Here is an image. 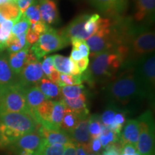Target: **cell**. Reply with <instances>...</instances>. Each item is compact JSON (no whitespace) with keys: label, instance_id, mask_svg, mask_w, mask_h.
I'll use <instances>...</instances> for the list:
<instances>
[{"label":"cell","instance_id":"1","mask_svg":"<svg viewBox=\"0 0 155 155\" xmlns=\"http://www.w3.org/2000/svg\"><path fill=\"white\" fill-rule=\"evenodd\" d=\"M121 68L125 70L110 81L106 87L108 96L122 104L146 96L148 93L136 74L132 64L124 63Z\"/></svg>","mask_w":155,"mask_h":155},{"label":"cell","instance_id":"2","mask_svg":"<svg viewBox=\"0 0 155 155\" xmlns=\"http://www.w3.org/2000/svg\"><path fill=\"white\" fill-rule=\"evenodd\" d=\"M91 58L89 68L81 74V78L82 81L92 84L113 80L126 62L125 58L114 50L97 54Z\"/></svg>","mask_w":155,"mask_h":155},{"label":"cell","instance_id":"3","mask_svg":"<svg viewBox=\"0 0 155 155\" xmlns=\"http://www.w3.org/2000/svg\"><path fill=\"white\" fill-rule=\"evenodd\" d=\"M41 127L32 114L5 113L0 114V146L13 144L22 136L38 131Z\"/></svg>","mask_w":155,"mask_h":155},{"label":"cell","instance_id":"4","mask_svg":"<svg viewBox=\"0 0 155 155\" xmlns=\"http://www.w3.org/2000/svg\"><path fill=\"white\" fill-rule=\"evenodd\" d=\"M69 43V40L62 35L61 31L49 27L44 33L40 35L38 42L32 45L30 50L40 61L47 54L63 49Z\"/></svg>","mask_w":155,"mask_h":155},{"label":"cell","instance_id":"5","mask_svg":"<svg viewBox=\"0 0 155 155\" xmlns=\"http://www.w3.org/2000/svg\"><path fill=\"white\" fill-rule=\"evenodd\" d=\"M5 113L31 114L25 100L24 88L19 83L0 91V114Z\"/></svg>","mask_w":155,"mask_h":155},{"label":"cell","instance_id":"6","mask_svg":"<svg viewBox=\"0 0 155 155\" xmlns=\"http://www.w3.org/2000/svg\"><path fill=\"white\" fill-rule=\"evenodd\" d=\"M139 135L136 147L140 155H154V124L151 111H146L138 119Z\"/></svg>","mask_w":155,"mask_h":155},{"label":"cell","instance_id":"7","mask_svg":"<svg viewBox=\"0 0 155 155\" xmlns=\"http://www.w3.org/2000/svg\"><path fill=\"white\" fill-rule=\"evenodd\" d=\"M132 64L136 74L141 81L148 94H152L155 86L154 53L139 58Z\"/></svg>","mask_w":155,"mask_h":155},{"label":"cell","instance_id":"8","mask_svg":"<svg viewBox=\"0 0 155 155\" xmlns=\"http://www.w3.org/2000/svg\"><path fill=\"white\" fill-rule=\"evenodd\" d=\"M44 77L45 76L42 71L41 63L39 61L27 63L17 75L18 83L24 88L36 86Z\"/></svg>","mask_w":155,"mask_h":155},{"label":"cell","instance_id":"9","mask_svg":"<svg viewBox=\"0 0 155 155\" xmlns=\"http://www.w3.org/2000/svg\"><path fill=\"white\" fill-rule=\"evenodd\" d=\"M134 21L139 24L152 25L154 21L155 0H134Z\"/></svg>","mask_w":155,"mask_h":155},{"label":"cell","instance_id":"10","mask_svg":"<svg viewBox=\"0 0 155 155\" xmlns=\"http://www.w3.org/2000/svg\"><path fill=\"white\" fill-rule=\"evenodd\" d=\"M88 120L89 116L81 119L76 127L68 134L71 141L75 145L82 147L87 154H90V143L91 141L88 132Z\"/></svg>","mask_w":155,"mask_h":155},{"label":"cell","instance_id":"11","mask_svg":"<svg viewBox=\"0 0 155 155\" xmlns=\"http://www.w3.org/2000/svg\"><path fill=\"white\" fill-rule=\"evenodd\" d=\"M89 15H90L83 14L75 17L65 28L60 30L62 35L65 38H66L70 42L72 39L74 38L81 39L84 40H88L89 37L85 32L84 25Z\"/></svg>","mask_w":155,"mask_h":155},{"label":"cell","instance_id":"12","mask_svg":"<svg viewBox=\"0 0 155 155\" xmlns=\"http://www.w3.org/2000/svg\"><path fill=\"white\" fill-rule=\"evenodd\" d=\"M44 142V139L38 131H34L22 136L13 144L17 150L28 151L35 154Z\"/></svg>","mask_w":155,"mask_h":155},{"label":"cell","instance_id":"13","mask_svg":"<svg viewBox=\"0 0 155 155\" xmlns=\"http://www.w3.org/2000/svg\"><path fill=\"white\" fill-rule=\"evenodd\" d=\"M41 20L48 25L58 24L60 21L59 11L55 0H38Z\"/></svg>","mask_w":155,"mask_h":155},{"label":"cell","instance_id":"14","mask_svg":"<svg viewBox=\"0 0 155 155\" xmlns=\"http://www.w3.org/2000/svg\"><path fill=\"white\" fill-rule=\"evenodd\" d=\"M18 83L17 75L11 69L8 58L0 54V91Z\"/></svg>","mask_w":155,"mask_h":155},{"label":"cell","instance_id":"15","mask_svg":"<svg viewBox=\"0 0 155 155\" xmlns=\"http://www.w3.org/2000/svg\"><path fill=\"white\" fill-rule=\"evenodd\" d=\"M38 131L48 144H66L71 141L68 134L62 130H51L41 126Z\"/></svg>","mask_w":155,"mask_h":155},{"label":"cell","instance_id":"16","mask_svg":"<svg viewBox=\"0 0 155 155\" xmlns=\"http://www.w3.org/2000/svg\"><path fill=\"white\" fill-rule=\"evenodd\" d=\"M61 101L67 108L80 116L82 119L88 117L89 116V111L87 107L86 93L81 94L80 96L75 98H68L62 97Z\"/></svg>","mask_w":155,"mask_h":155},{"label":"cell","instance_id":"17","mask_svg":"<svg viewBox=\"0 0 155 155\" xmlns=\"http://www.w3.org/2000/svg\"><path fill=\"white\" fill-rule=\"evenodd\" d=\"M30 48V45L28 44L19 51L16 52V53H9L8 58L9 64L10 65L11 69L17 75H18L20 73L23 68L27 64V57H28Z\"/></svg>","mask_w":155,"mask_h":155},{"label":"cell","instance_id":"18","mask_svg":"<svg viewBox=\"0 0 155 155\" xmlns=\"http://www.w3.org/2000/svg\"><path fill=\"white\" fill-rule=\"evenodd\" d=\"M139 135V123L138 119L129 120L126 124L121 135L122 146L126 144H137Z\"/></svg>","mask_w":155,"mask_h":155},{"label":"cell","instance_id":"19","mask_svg":"<svg viewBox=\"0 0 155 155\" xmlns=\"http://www.w3.org/2000/svg\"><path fill=\"white\" fill-rule=\"evenodd\" d=\"M41 92L45 95L48 100L60 101L62 98L61 87L52 82L48 78L44 77L41 81L36 85Z\"/></svg>","mask_w":155,"mask_h":155},{"label":"cell","instance_id":"20","mask_svg":"<svg viewBox=\"0 0 155 155\" xmlns=\"http://www.w3.org/2000/svg\"><path fill=\"white\" fill-rule=\"evenodd\" d=\"M24 93L25 100L30 111H33L37 107L41 105L45 101L47 100L45 95L37 86L24 88Z\"/></svg>","mask_w":155,"mask_h":155},{"label":"cell","instance_id":"21","mask_svg":"<svg viewBox=\"0 0 155 155\" xmlns=\"http://www.w3.org/2000/svg\"><path fill=\"white\" fill-rule=\"evenodd\" d=\"M91 5L101 12L106 17L118 18L115 0H88Z\"/></svg>","mask_w":155,"mask_h":155},{"label":"cell","instance_id":"22","mask_svg":"<svg viewBox=\"0 0 155 155\" xmlns=\"http://www.w3.org/2000/svg\"><path fill=\"white\" fill-rule=\"evenodd\" d=\"M81 119L82 118L80 116L71 111L68 108L65 107L63 120H62L61 127H60L61 130L69 134L76 127V125Z\"/></svg>","mask_w":155,"mask_h":155},{"label":"cell","instance_id":"23","mask_svg":"<svg viewBox=\"0 0 155 155\" xmlns=\"http://www.w3.org/2000/svg\"><path fill=\"white\" fill-rule=\"evenodd\" d=\"M0 14L5 20H12L15 22L22 16L18 6L14 2H8L0 5Z\"/></svg>","mask_w":155,"mask_h":155},{"label":"cell","instance_id":"24","mask_svg":"<svg viewBox=\"0 0 155 155\" xmlns=\"http://www.w3.org/2000/svg\"><path fill=\"white\" fill-rule=\"evenodd\" d=\"M65 107L66 106L61 100L54 101L51 115V124L57 130H61L60 127L63 120Z\"/></svg>","mask_w":155,"mask_h":155},{"label":"cell","instance_id":"25","mask_svg":"<svg viewBox=\"0 0 155 155\" xmlns=\"http://www.w3.org/2000/svg\"><path fill=\"white\" fill-rule=\"evenodd\" d=\"M53 60L54 67L58 72L65 74H71L73 62L71 58L57 54L53 55Z\"/></svg>","mask_w":155,"mask_h":155},{"label":"cell","instance_id":"26","mask_svg":"<svg viewBox=\"0 0 155 155\" xmlns=\"http://www.w3.org/2000/svg\"><path fill=\"white\" fill-rule=\"evenodd\" d=\"M65 144H48L44 140L42 145L33 155H63Z\"/></svg>","mask_w":155,"mask_h":155},{"label":"cell","instance_id":"27","mask_svg":"<svg viewBox=\"0 0 155 155\" xmlns=\"http://www.w3.org/2000/svg\"><path fill=\"white\" fill-rule=\"evenodd\" d=\"M62 97L68 98H75L80 96L81 94H86V90L83 85H73L61 87Z\"/></svg>","mask_w":155,"mask_h":155},{"label":"cell","instance_id":"28","mask_svg":"<svg viewBox=\"0 0 155 155\" xmlns=\"http://www.w3.org/2000/svg\"><path fill=\"white\" fill-rule=\"evenodd\" d=\"M118 135L113 132L111 129H108L107 127L103 125L101 126V134L98 137L101 141L102 147L105 148L108 145L114 144V143L118 141Z\"/></svg>","mask_w":155,"mask_h":155},{"label":"cell","instance_id":"29","mask_svg":"<svg viewBox=\"0 0 155 155\" xmlns=\"http://www.w3.org/2000/svg\"><path fill=\"white\" fill-rule=\"evenodd\" d=\"M102 124L99 118L97 116H89L88 120V132L91 139H97L99 137L101 131Z\"/></svg>","mask_w":155,"mask_h":155},{"label":"cell","instance_id":"30","mask_svg":"<svg viewBox=\"0 0 155 155\" xmlns=\"http://www.w3.org/2000/svg\"><path fill=\"white\" fill-rule=\"evenodd\" d=\"M15 24L12 20H6L0 25V45L5 49V44L12 33V28Z\"/></svg>","mask_w":155,"mask_h":155},{"label":"cell","instance_id":"31","mask_svg":"<svg viewBox=\"0 0 155 155\" xmlns=\"http://www.w3.org/2000/svg\"><path fill=\"white\" fill-rule=\"evenodd\" d=\"M22 15L28 19L30 24H33V23H36L38 22H40V21H42L41 17H40L38 2H35L32 5H31L27 9V10Z\"/></svg>","mask_w":155,"mask_h":155},{"label":"cell","instance_id":"32","mask_svg":"<svg viewBox=\"0 0 155 155\" xmlns=\"http://www.w3.org/2000/svg\"><path fill=\"white\" fill-rule=\"evenodd\" d=\"M82 82L83 81L81 75H73L71 74L61 73L58 85L60 87L65 86H73V85L82 84Z\"/></svg>","mask_w":155,"mask_h":155},{"label":"cell","instance_id":"33","mask_svg":"<svg viewBox=\"0 0 155 155\" xmlns=\"http://www.w3.org/2000/svg\"><path fill=\"white\" fill-rule=\"evenodd\" d=\"M30 23L28 19L24 15H22L18 20L15 22L12 28V34L15 35H18L23 33H26L30 28Z\"/></svg>","mask_w":155,"mask_h":155},{"label":"cell","instance_id":"34","mask_svg":"<svg viewBox=\"0 0 155 155\" xmlns=\"http://www.w3.org/2000/svg\"><path fill=\"white\" fill-rule=\"evenodd\" d=\"M100 17L101 16L98 14L90 15L86 23H85V32H86L89 38L96 32L97 29V22H98Z\"/></svg>","mask_w":155,"mask_h":155},{"label":"cell","instance_id":"35","mask_svg":"<svg viewBox=\"0 0 155 155\" xmlns=\"http://www.w3.org/2000/svg\"><path fill=\"white\" fill-rule=\"evenodd\" d=\"M71 44L73 45V48H75L80 51L82 54L83 58H88L90 55V49H89L86 41L81 39L74 38L71 40Z\"/></svg>","mask_w":155,"mask_h":155},{"label":"cell","instance_id":"36","mask_svg":"<svg viewBox=\"0 0 155 155\" xmlns=\"http://www.w3.org/2000/svg\"><path fill=\"white\" fill-rule=\"evenodd\" d=\"M41 66L45 76L48 78L50 75V73H52V71L55 69L53 65V55L45 56L43 61H42L41 63Z\"/></svg>","mask_w":155,"mask_h":155},{"label":"cell","instance_id":"37","mask_svg":"<svg viewBox=\"0 0 155 155\" xmlns=\"http://www.w3.org/2000/svg\"><path fill=\"white\" fill-rule=\"evenodd\" d=\"M116 111L113 108L106 110L101 116V122L103 125L108 127L114 122V117H115Z\"/></svg>","mask_w":155,"mask_h":155},{"label":"cell","instance_id":"38","mask_svg":"<svg viewBox=\"0 0 155 155\" xmlns=\"http://www.w3.org/2000/svg\"><path fill=\"white\" fill-rule=\"evenodd\" d=\"M116 11L118 17H122L127 9L129 0H115Z\"/></svg>","mask_w":155,"mask_h":155},{"label":"cell","instance_id":"39","mask_svg":"<svg viewBox=\"0 0 155 155\" xmlns=\"http://www.w3.org/2000/svg\"><path fill=\"white\" fill-rule=\"evenodd\" d=\"M48 28H49V25H46L42 21H40V22L33 23V24H30V28L31 30H33L34 32H35L36 33L39 34L40 35L44 33L48 30Z\"/></svg>","mask_w":155,"mask_h":155},{"label":"cell","instance_id":"40","mask_svg":"<svg viewBox=\"0 0 155 155\" xmlns=\"http://www.w3.org/2000/svg\"><path fill=\"white\" fill-rule=\"evenodd\" d=\"M40 35L36 33L35 32H34L33 30H32L29 28L28 30L26 32V41L27 43L30 45H32L35 43H36L38 42Z\"/></svg>","mask_w":155,"mask_h":155},{"label":"cell","instance_id":"41","mask_svg":"<svg viewBox=\"0 0 155 155\" xmlns=\"http://www.w3.org/2000/svg\"><path fill=\"white\" fill-rule=\"evenodd\" d=\"M35 0H16V3L17 5L18 6L19 10H20L21 13L24 14L25 12L27 10V9L31 5H32Z\"/></svg>","mask_w":155,"mask_h":155},{"label":"cell","instance_id":"42","mask_svg":"<svg viewBox=\"0 0 155 155\" xmlns=\"http://www.w3.org/2000/svg\"><path fill=\"white\" fill-rule=\"evenodd\" d=\"M102 145L101 144L99 139H91L90 143V154H97L101 150Z\"/></svg>","mask_w":155,"mask_h":155},{"label":"cell","instance_id":"43","mask_svg":"<svg viewBox=\"0 0 155 155\" xmlns=\"http://www.w3.org/2000/svg\"><path fill=\"white\" fill-rule=\"evenodd\" d=\"M75 63H76V65L78 68L79 71H81V73H84L88 68L90 61H89L88 58H83L82 59L79 60V61H76Z\"/></svg>","mask_w":155,"mask_h":155},{"label":"cell","instance_id":"44","mask_svg":"<svg viewBox=\"0 0 155 155\" xmlns=\"http://www.w3.org/2000/svg\"><path fill=\"white\" fill-rule=\"evenodd\" d=\"M75 144L72 141L65 144L63 155H76L75 154Z\"/></svg>","mask_w":155,"mask_h":155},{"label":"cell","instance_id":"45","mask_svg":"<svg viewBox=\"0 0 155 155\" xmlns=\"http://www.w3.org/2000/svg\"><path fill=\"white\" fill-rule=\"evenodd\" d=\"M137 152V147L131 144H126L122 146V153L127 155H132Z\"/></svg>","mask_w":155,"mask_h":155},{"label":"cell","instance_id":"46","mask_svg":"<svg viewBox=\"0 0 155 155\" xmlns=\"http://www.w3.org/2000/svg\"><path fill=\"white\" fill-rule=\"evenodd\" d=\"M83 57L82 55V54L80 51H78V50L75 49V48H73L72 49V51H71V56H70V58H71V60H73V61L76 62L78 61H79V60L82 59Z\"/></svg>","mask_w":155,"mask_h":155},{"label":"cell","instance_id":"47","mask_svg":"<svg viewBox=\"0 0 155 155\" xmlns=\"http://www.w3.org/2000/svg\"><path fill=\"white\" fill-rule=\"evenodd\" d=\"M60 74L61 73H59L57 70L55 69L54 71H52V73H50L49 76L48 77V79H50L52 82L55 83L56 84H58V81H59V78H60Z\"/></svg>","mask_w":155,"mask_h":155},{"label":"cell","instance_id":"48","mask_svg":"<svg viewBox=\"0 0 155 155\" xmlns=\"http://www.w3.org/2000/svg\"><path fill=\"white\" fill-rule=\"evenodd\" d=\"M125 121H126L125 116L123 114L117 113V114H115V117H114V121H115L116 123L123 125L124 124Z\"/></svg>","mask_w":155,"mask_h":155},{"label":"cell","instance_id":"49","mask_svg":"<svg viewBox=\"0 0 155 155\" xmlns=\"http://www.w3.org/2000/svg\"><path fill=\"white\" fill-rule=\"evenodd\" d=\"M76 148H75V154L76 155H87V153L84 149L81 146H78V145H75Z\"/></svg>","mask_w":155,"mask_h":155},{"label":"cell","instance_id":"50","mask_svg":"<svg viewBox=\"0 0 155 155\" xmlns=\"http://www.w3.org/2000/svg\"><path fill=\"white\" fill-rule=\"evenodd\" d=\"M33 154H34L33 153L28 152V151H22L20 155H33Z\"/></svg>","mask_w":155,"mask_h":155},{"label":"cell","instance_id":"51","mask_svg":"<svg viewBox=\"0 0 155 155\" xmlns=\"http://www.w3.org/2000/svg\"><path fill=\"white\" fill-rule=\"evenodd\" d=\"M10 2L9 0H0V5H2V4H5L6 2Z\"/></svg>","mask_w":155,"mask_h":155},{"label":"cell","instance_id":"52","mask_svg":"<svg viewBox=\"0 0 155 155\" xmlns=\"http://www.w3.org/2000/svg\"><path fill=\"white\" fill-rule=\"evenodd\" d=\"M132 155H140V154H139V153L137 151V152H136L135 153H134V154H133Z\"/></svg>","mask_w":155,"mask_h":155},{"label":"cell","instance_id":"53","mask_svg":"<svg viewBox=\"0 0 155 155\" xmlns=\"http://www.w3.org/2000/svg\"><path fill=\"white\" fill-rule=\"evenodd\" d=\"M4 49H3V48L2 47V45H0V51H2V50H3Z\"/></svg>","mask_w":155,"mask_h":155},{"label":"cell","instance_id":"54","mask_svg":"<svg viewBox=\"0 0 155 155\" xmlns=\"http://www.w3.org/2000/svg\"><path fill=\"white\" fill-rule=\"evenodd\" d=\"M10 2H16V0H9Z\"/></svg>","mask_w":155,"mask_h":155},{"label":"cell","instance_id":"55","mask_svg":"<svg viewBox=\"0 0 155 155\" xmlns=\"http://www.w3.org/2000/svg\"><path fill=\"white\" fill-rule=\"evenodd\" d=\"M88 155H96V154H92V153H91V154H88Z\"/></svg>","mask_w":155,"mask_h":155},{"label":"cell","instance_id":"56","mask_svg":"<svg viewBox=\"0 0 155 155\" xmlns=\"http://www.w3.org/2000/svg\"><path fill=\"white\" fill-rule=\"evenodd\" d=\"M121 155H127V154H123V153H122V154H121Z\"/></svg>","mask_w":155,"mask_h":155},{"label":"cell","instance_id":"57","mask_svg":"<svg viewBox=\"0 0 155 155\" xmlns=\"http://www.w3.org/2000/svg\"><path fill=\"white\" fill-rule=\"evenodd\" d=\"M103 155H106V154H103Z\"/></svg>","mask_w":155,"mask_h":155}]
</instances>
